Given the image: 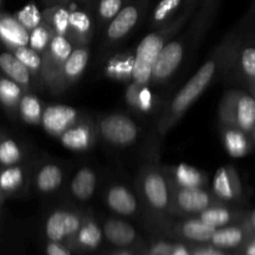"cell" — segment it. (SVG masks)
<instances>
[{
    "label": "cell",
    "instance_id": "6da1fadb",
    "mask_svg": "<svg viewBox=\"0 0 255 255\" xmlns=\"http://www.w3.org/2000/svg\"><path fill=\"white\" fill-rule=\"evenodd\" d=\"M246 30L238 26L227 35L223 41L212 51L209 59L202 65L198 71L188 80L186 85L171 100L157 124V132L161 137L168 133L177 122L183 117L187 110L203 95L211 86L212 81L221 72H228L229 65L233 59L234 50Z\"/></svg>",
    "mask_w": 255,
    "mask_h": 255
},
{
    "label": "cell",
    "instance_id": "7a4b0ae2",
    "mask_svg": "<svg viewBox=\"0 0 255 255\" xmlns=\"http://www.w3.org/2000/svg\"><path fill=\"white\" fill-rule=\"evenodd\" d=\"M221 0H202L186 29L177 32L163 46L152 70L151 82L161 85L173 77L189 52L197 47L199 40L213 22Z\"/></svg>",
    "mask_w": 255,
    "mask_h": 255
},
{
    "label": "cell",
    "instance_id": "3957f363",
    "mask_svg": "<svg viewBox=\"0 0 255 255\" xmlns=\"http://www.w3.org/2000/svg\"><path fill=\"white\" fill-rule=\"evenodd\" d=\"M198 5L199 2L184 4L183 10L171 22L158 29H154L141 40L133 55L134 62L131 81L142 86H148L151 82L152 70H153L159 52L177 32L181 31L188 24Z\"/></svg>",
    "mask_w": 255,
    "mask_h": 255
},
{
    "label": "cell",
    "instance_id": "277c9868",
    "mask_svg": "<svg viewBox=\"0 0 255 255\" xmlns=\"http://www.w3.org/2000/svg\"><path fill=\"white\" fill-rule=\"evenodd\" d=\"M138 189L142 199L154 216L172 214L171 184L167 171L156 166H144L138 176Z\"/></svg>",
    "mask_w": 255,
    "mask_h": 255
},
{
    "label": "cell",
    "instance_id": "5b68a950",
    "mask_svg": "<svg viewBox=\"0 0 255 255\" xmlns=\"http://www.w3.org/2000/svg\"><path fill=\"white\" fill-rule=\"evenodd\" d=\"M221 126L236 127L247 134L255 127V99L242 90H229L224 94L219 105Z\"/></svg>",
    "mask_w": 255,
    "mask_h": 255
},
{
    "label": "cell",
    "instance_id": "8992f818",
    "mask_svg": "<svg viewBox=\"0 0 255 255\" xmlns=\"http://www.w3.org/2000/svg\"><path fill=\"white\" fill-rule=\"evenodd\" d=\"M74 50V44L64 35L55 34L47 49L42 52L41 81L51 94L59 95L65 91L61 72L64 62Z\"/></svg>",
    "mask_w": 255,
    "mask_h": 255
},
{
    "label": "cell",
    "instance_id": "52a82bcc",
    "mask_svg": "<svg viewBox=\"0 0 255 255\" xmlns=\"http://www.w3.org/2000/svg\"><path fill=\"white\" fill-rule=\"evenodd\" d=\"M96 128L106 143L121 148L132 146L139 136L138 125L125 114L105 115L99 120Z\"/></svg>",
    "mask_w": 255,
    "mask_h": 255
},
{
    "label": "cell",
    "instance_id": "ba28073f",
    "mask_svg": "<svg viewBox=\"0 0 255 255\" xmlns=\"http://www.w3.org/2000/svg\"><path fill=\"white\" fill-rule=\"evenodd\" d=\"M148 7V0H127L119 14L107 24L105 31V45L119 44L134 29Z\"/></svg>",
    "mask_w": 255,
    "mask_h": 255
},
{
    "label": "cell",
    "instance_id": "9c48e42d",
    "mask_svg": "<svg viewBox=\"0 0 255 255\" xmlns=\"http://www.w3.org/2000/svg\"><path fill=\"white\" fill-rule=\"evenodd\" d=\"M82 222V214L74 209H56L45 222V236L49 242H57L74 252L75 238Z\"/></svg>",
    "mask_w": 255,
    "mask_h": 255
},
{
    "label": "cell",
    "instance_id": "30bf717a",
    "mask_svg": "<svg viewBox=\"0 0 255 255\" xmlns=\"http://www.w3.org/2000/svg\"><path fill=\"white\" fill-rule=\"evenodd\" d=\"M172 196V214H199L204 209L223 203L204 188H181L169 179Z\"/></svg>",
    "mask_w": 255,
    "mask_h": 255
},
{
    "label": "cell",
    "instance_id": "8fae6325",
    "mask_svg": "<svg viewBox=\"0 0 255 255\" xmlns=\"http://www.w3.org/2000/svg\"><path fill=\"white\" fill-rule=\"evenodd\" d=\"M213 194L223 203H242L244 199L243 184L233 166L217 169L213 178Z\"/></svg>",
    "mask_w": 255,
    "mask_h": 255
},
{
    "label": "cell",
    "instance_id": "7c38bea8",
    "mask_svg": "<svg viewBox=\"0 0 255 255\" xmlns=\"http://www.w3.org/2000/svg\"><path fill=\"white\" fill-rule=\"evenodd\" d=\"M96 125L90 120L80 117L70 128L59 137L65 148L75 152H86L95 146L97 139Z\"/></svg>",
    "mask_w": 255,
    "mask_h": 255
},
{
    "label": "cell",
    "instance_id": "4fadbf2b",
    "mask_svg": "<svg viewBox=\"0 0 255 255\" xmlns=\"http://www.w3.org/2000/svg\"><path fill=\"white\" fill-rule=\"evenodd\" d=\"M80 119V112L67 105H50L42 111L40 125L45 132L59 138Z\"/></svg>",
    "mask_w": 255,
    "mask_h": 255
},
{
    "label": "cell",
    "instance_id": "5bb4252c",
    "mask_svg": "<svg viewBox=\"0 0 255 255\" xmlns=\"http://www.w3.org/2000/svg\"><path fill=\"white\" fill-rule=\"evenodd\" d=\"M253 232L254 228L252 226L251 217H249L246 221L239 222V223L216 229L209 243L217 248L224 249V251L243 248L244 244L252 237Z\"/></svg>",
    "mask_w": 255,
    "mask_h": 255
},
{
    "label": "cell",
    "instance_id": "9a60e30c",
    "mask_svg": "<svg viewBox=\"0 0 255 255\" xmlns=\"http://www.w3.org/2000/svg\"><path fill=\"white\" fill-rule=\"evenodd\" d=\"M246 32V31H244ZM228 71H234L247 85L255 80V37H241Z\"/></svg>",
    "mask_w": 255,
    "mask_h": 255
},
{
    "label": "cell",
    "instance_id": "2e32d148",
    "mask_svg": "<svg viewBox=\"0 0 255 255\" xmlns=\"http://www.w3.org/2000/svg\"><path fill=\"white\" fill-rule=\"evenodd\" d=\"M104 199L109 209L122 217H133L138 213V202L134 194L121 183H114L105 191Z\"/></svg>",
    "mask_w": 255,
    "mask_h": 255
},
{
    "label": "cell",
    "instance_id": "e0dca14e",
    "mask_svg": "<svg viewBox=\"0 0 255 255\" xmlns=\"http://www.w3.org/2000/svg\"><path fill=\"white\" fill-rule=\"evenodd\" d=\"M216 228L207 226L199 218H189L169 226V234L196 244L209 243Z\"/></svg>",
    "mask_w": 255,
    "mask_h": 255
},
{
    "label": "cell",
    "instance_id": "ac0fdd59",
    "mask_svg": "<svg viewBox=\"0 0 255 255\" xmlns=\"http://www.w3.org/2000/svg\"><path fill=\"white\" fill-rule=\"evenodd\" d=\"M249 217H251L249 213L242 211V209H237L233 208V207L227 206V203L212 206L198 214V218L203 223H206L209 227H213L216 229L226 226H231V224L239 223V222L246 221Z\"/></svg>",
    "mask_w": 255,
    "mask_h": 255
},
{
    "label": "cell",
    "instance_id": "d6986e66",
    "mask_svg": "<svg viewBox=\"0 0 255 255\" xmlns=\"http://www.w3.org/2000/svg\"><path fill=\"white\" fill-rule=\"evenodd\" d=\"M94 35V21L86 10L70 9L69 32L66 37L74 46L87 45Z\"/></svg>",
    "mask_w": 255,
    "mask_h": 255
},
{
    "label": "cell",
    "instance_id": "ffe728a7",
    "mask_svg": "<svg viewBox=\"0 0 255 255\" xmlns=\"http://www.w3.org/2000/svg\"><path fill=\"white\" fill-rule=\"evenodd\" d=\"M0 71L4 76L19 84L24 91H30L35 77L10 50H0Z\"/></svg>",
    "mask_w": 255,
    "mask_h": 255
},
{
    "label": "cell",
    "instance_id": "44dd1931",
    "mask_svg": "<svg viewBox=\"0 0 255 255\" xmlns=\"http://www.w3.org/2000/svg\"><path fill=\"white\" fill-rule=\"evenodd\" d=\"M102 234L112 246L119 248H129L138 239L137 231L131 224L117 218H109L104 222Z\"/></svg>",
    "mask_w": 255,
    "mask_h": 255
},
{
    "label": "cell",
    "instance_id": "7402d4cb",
    "mask_svg": "<svg viewBox=\"0 0 255 255\" xmlns=\"http://www.w3.org/2000/svg\"><path fill=\"white\" fill-rule=\"evenodd\" d=\"M0 42L7 50L29 45V31L21 26L14 15L0 12Z\"/></svg>",
    "mask_w": 255,
    "mask_h": 255
},
{
    "label": "cell",
    "instance_id": "603a6c76",
    "mask_svg": "<svg viewBox=\"0 0 255 255\" xmlns=\"http://www.w3.org/2000/svg\"><path fill=\"white\" fill-rule=\"evenodd\" d=\"M90 51L87 45L82 46H75L71 54L64 62L61 72V79L64 89L66 90L71 85H74L84 74L87 64H89Z\"/></svg>",
    "mask_w": 255,
    "mask_h": 255
},
{
    "label": "cell",
    "instance_id": "cb8c5ba5",
    "mask_svg": "<svg viewBox=\"0 0 255 255\" xmlns=\"http://www.w3.org/2000/svg\"><path fill=\"white\" fill-rule=\"evenodd\" d=\"M102 229L91 216H82L81 226L75 238L74 252H90L99 248L102 241Z\"/></svg>",
    "mask_w": 255,
    "mask_h": 255
},
{
    "label": "cell",
    "instance_id": "d4e9b609",
    "mask_svg": "<svg viewBox=\"0 0 255 255\" xmlns=\"http://www.w3.org/2000/svg\"><path fill=\"white\" fill-rule=\"evenodd\" d=\"M168 178L181 188H204L208 182L206 173L187 163H179L168 169Z\"/></svg>",
    "mask_w": 255,
    "mask_h": 255
},
{
    "label": "cell",
    "instance_id": "484cf974",
    "mask_svg": "<svg viewBox=\"0 0 255 255\" xmlns=\"http://www.w3.org/2000/svg\"><path fill=\"white\" fill-rule=\"evenodd\" d=\"M97 187V174L91 167L85 166L74 174L70 183V192L77 202H89Z\"/></svg>",
    "mask_w": 255,
    "mask_h": 255
},
{
    "label": "cell",
    "instance_id": "4316f807",
    "mask_svg": "<svg viewBox=\"0 0 255 255\" xmlns=\"http://www.w3.org/2000/svg\"><path fill=\"white\" fill-rule=\"evenodd\" d=\"M64 171L56 163H45L37 169L34 177V187L39 193L50 194L61 187Z\"/></svg>",
    "mask_w": 255,
    "mask_h": 255
},
{
    "label": "cell",
    "instance_id": "83f0119b",
    "mask_svg": "<svg viewBox=\"0 0 255 255\" xmlns=\"http://www.w3.org/2000/svg\"><path fill=\"white\" fill-rule=\"evenodd\" d=\"M26 183V171L20 164L0 168V192L2 196H17Z\"/></svg>",
    "mask_w": 255,
    "mask_h": 255
},
{
    "label": "cell",
    "instance_id": "f1b7e54d",
    "mask_svg": "<svg viewBox=\"0 0 255 255\" xmlns=\"http://www.w3.org/2000/svg\"><path fill=\"white\" fill-rule=\"evenodd\" d=\"M221 128L224 148L232 157H244L251 151L252 144L246 132L229 126H221Z\"/></svg>",
    "mask_w": 255,
    "mask_h": 255
},
{
    "label": "cell",
    "instance_id": "f546056e",
    "mask_svg": "<svg viewBox=\"0 0 255 255\" xmlns=\"http://www.w3.org/2000/svg\"><path fill=\"white\" fill-rule=\"evenodd\" d=\"M126 102L139 114H148L154 106V97L148 86H142L132 81L126 90Z\"/></svg>",
    "mask_w": 255,
    "mask_h": 255
},
{
    "label": "cell",
    "instance_id": "4dcf8cb0",
    "mask_svg": "<svg viewBox=\"0 0 255 255\" xmlns=\"http://www.w3.org/2000/svg\"><path fill=\"white\" fill-rule=\"evenodd\" d=\"M24 92V89L19 84L4 75H0V106L7 114L12 116L17 114V106Z\"/></svg>",
    "mask_w": 255,
    "mask_h": 255
},
{
    "label": "cell",
    "instance_id": "1f68e13d",
    "mask_svg": "<svg viewBox=\"0 0 255 255\" xmlns=\"http://www.w3.org/2000/svg\"><path fill=\"white\" fill-rule=\"evenodd\" d=\"M70 7L64 4L49 5L42 11V21L46 22L54 34L66 36L69 32Z\"/></svg>",
    "mask_w": 255,
    "mask_h": 255
},
{
    "label": "cell",
    "instance_id": "d6a6232c",
    "mask_svg": "<svg viewBox=\"0 0 255 255\" xmlns=\"http://www.w3.org/2000/svg\"><path fill=\"white\" fill-rule=\"evenodd\" d=\"M134 56L131 54H119L107 61L105 66L106 75L119 81H131Z\"/></svg>",
    "mask_w": 255,
    "mask_h": 255
},
{
    "label": "cell",
    "instance_id": "836d02e7",
    "mask_svg": "<svg viewBox=\"0 0 255 255\" xmlns=\"http://www.w3.org/2000/svg\"><path fill=\"white\" fill-rule=\"evenodd\" d=\"M24 159L21 144L5 132L0 131V168L20 164Z\"/></svg>",
    "mask_w": 255,
    "mask_h": 255
},
{
    "label": "cell",
    "instance_id": "e575fe53",
    "mask_svg": "<svg viewBox=\"0 0 255 255\" xmlns=\"http://www.w3.org/2000/svg\"><path fill=\"white\" fill-rule=\"evenodd\" d=\"M42 111L44 106L39 97L32 95L31 92L25 91L17 106V115L20 119L27 125H40Z\"/></svg>",
    "mask_w": 255,
    "mask_h": 255
},
{
    "label": "cell",
    "instance_id": "d590c367",
    "mask_svg": "<svg viewBox=\"0 0 255 255\" xmlns=\"http://www.w3.org/2000/svg\"><path fill=\"white\" fill-rule=\"evenodd\" d=\"M183 5L184 0H159L152 11L151 26L158 29L171 22Z\"/></svg>",
    "mask_w": 255,
    "mask_h": 255
},
{
    "label": "cell",
    "instance_id": "8d00e7d4",
    "mask_svg": "<svg viewBox=\"0 0 255 255\" xmlns=\"http://www.w3.org/2000/svg\"><path fill=\"white\" fill-rule=\"evenodd\" d=\"M17 59L20 60L21 64H24L25 66L29 69V71L31 72L32 76L35 77V80L40 79L41 80V66H42V55L39 54L37 51L32 50L29 46H21L16 47L14 50H10Z\"/></svg>",
    "mask_w": 255,
    "mask_h": 255
},
{
    "label": "cell",
    "instance_id": "74e56055",
    "mask_svg": "<svg viewBox=\"0 0 255 255\" xmlns=\"http://www.w3.org/2000/svg\"><path fill=\"white\" fill-rule=\"evenodd\" d=\"M127 0H95L92 9L96 14V20L102 25H107L122 9Z\"/></svg>",
    "mask_w": 255,
    "mask_h": 255
},
{
    "label": "cell",
    "instance_id": "f35d334b",
    "mask_svg": "<svg viewBox=\"0 0 255 255\" xmlns=\"http://www.w3.org/2000/svg\"><path fill=\"white\" fill-rule=\"evenodd\" d=\"M54 35L55 34L51 30V27L46 22L42 21L35 29L29 31V45L27 46L31 47L32 50H35V51L42 55V52L49 46L50 41H51Z\"/></svg>",
    "mask_w": 255,
    "mask_h": 255
},
{
    "label": "cell",
    "instance_id": "ab89813d",
    "mask_svg": "<svg viewBox=\"0 0 255 255\" xmlns=\"http://www.w3.org/2000/svg\"><path fill=\"white\" fill-rule=\"evenodd\" d=\"M16 17L17 21L21 24L24 29L27 31H31L32 29L40 25L42 22V12L40 11L39 7L35 4H27L25 5L22 9H20L16 14L14 15Z\"/></svg>",
    "mask_w": 255,
    "mask_h": 255
},
{
    "label": "cell",
    "instance_id": "60d3db41",
    "mask_svg": "<svg viewBox=\"0 0 255 255\" xmlns=\"http://www.w3.org/2000/svg\"><path fill=\"white\" fill-rule=\"evenodd\" d=\"M189 255H233L227 253L224 249L217 248L212 246L211 243L198 244V246H192L189 248Z\"/></svg>",
    "mask_w": 255,
    "mask_h": 255
},
{
    "label": "cell",
    "instance_id": "b9f144b4",
    "mask_svg": "<svg viewBox=\"0 0 255 255\" xmlns=\"http://www.w3.org/2000/svg\"><path fill=\"white\" fill-rule=\"evenodd\" d=\"M45 254L46 255H72V251L62 243L57 242H47L45 246Z\"/></svg>",
    "mask_w": 255,
    "mask_h": 255
},
{
    "label": "cell",
    "instance_id": "7bdbcfd3",
    "mask_svg": "<svg viewBox=\"0 0 255 255\" xmlns=\"http://www.w3.org/2000/svg\"><path fill=\"white\" fill-rule=\"evenodd\" d=\"M239 26L243 27L244 30H248V31L255 29V0H252L251 7H249L248 12L241 21Z\"/></svg>",
    "mask_w": 255,
    "mask_h": 255
},
{
    "label": "cell",
    "instance_id": "ee69618b",
    "mask_svg": "<svg viewBox=\"0 0 255 255\" xmlns=\"http://www.w3.org/2000/svg\"><path fill=\"white\" fill-rule=\"evenodd\" d=\"M242 251H243V255H255V231L248 239V242L244 244Z\"/></svg>",
    "mask_w": 255,
    "mask_h": 255
},
{
    "label": "cell",
    "instance_id": "f6af8a7d",
    "mask_svg": "<svg viewBox=\"0 0 255 255\" xmlns=\"http://www.w3.org/2000/svg\"><path fill=\"white\" fill-rule=\"evenodd\" d=\"M111 255H136V249L134 248H121L120 251L115 252Z\"/></svg>",
    "mask_w": 255,
    "mask_h": 255
},
{
    "label": "cell",
    "instance_id": "bcb514c9",
    "mask_svg": "<svg viewBox=\"0 0 255 255\" xmlns=\"http://www.w3.org/2000/svg\"><path fill=\"white\" fill-rule=\"evenodd\" d=\"M171 255H189V253L187 252L186 248H183V247H177V248L172 249Z\"/></svg>",
    "mask_w": 255,
    "mask_h": 255
},
{
    "label": "cell",
    "instance_id": "7dc6e473",
    "mask_svg": "<svg viewBox=\"0 0 255 255\" xmlns=\"http://www.w3.org/2000/svg\"><path fill=\"white\" fill-rule=\"evenodd\" d=\"M44 1L46 2L47 6H49V5H56V4L67 5L70 1H72V0H44Z\"/></svg>",
    "mask_w": 255,
    "mask_h": 255
},
{
    "label": "cell",
    "instance_id": "c3c4849f",
    "mask_svg": "<svg viewBox=\"0 0 255 255\" xmlns=\"http://www.w3.org/2000/svg\"><path fill=\"white\" fill-rule=\"evenodd\" d=\"M76 1L80 2L82 6H86L89 7V9H92V5H94L95 0H76Z\"/></svg>",
    "mask_w": 255,
    "mask_h": 255
},
{
    "label": "cell",
    "instance_id": "681fc988",
    "mask_svg": "<svg viewBox=\"0 0 255 255\" xmlns=\"http://www.w3.org/2000/svg\"><path fill=\"white\" fill-rule=\"evenodd\" d=\"M247 86H248V89H249V91H251L252 96H253L254 99H255V80H254V81L249 82V84L247 85Z\"/></svg>",
    "mask_w": 255,
    "mask_h": 255
},
{
    "label": "cell",
    "instance_id": "f907efd6",
    "mask_svg": "<svg viewBox=\"0 0 255 255\" xmlns=\"http://www.w3.org/2000/svg\"><path fill=\"white\" fill-rule=\"evenodd\" d=\"M202 0H184V4H193V2H201Z\"/></svg>",
    "mask_w": 255,
    "mask_h": 255
},
{
    "label": "cell",
    "instance_id": "816d5d0a",
    "mask_svg": "<svg viewBox=\"0 0 255 255\" xmlns=\"http://www.w3.org/2000/svg\"><path fill=\"white\" fill-rule=\"evenodd\" d=\"M251 222H252V226H253V228L255 231V213L253 214V216H251Z\"/></svg>",
    "mask_w": 255,
    "mask_h": 255
},
{
    "label": "cell",
    "instance_id": "f5cc1de1",
    "mask_svg": "<svg viewBox=\"0 0 255 255\" xmlns=\"http://www.w3.org/2000/svg\"><path fill=\"white\" fill-rule=\"evenodd\" d=\"M4 199H5V197L2 196V193H1V192H0V208H1V206H2V202H4Z\"/></svg>",
    "mask_w": 255,
    "mask_h": 255
},
{
    "label": "cell",
    "instance_id": "db71d44e",
    "mask_svg": "<svg viewBox=\"0 0 255 255\" xmlns=\"http://www.w3.org/2000/svg\"><path fill=\"white\" fill-rule=\"evenodd\" d=\"M252 133L254 134V139H255V127H254V129H253V132H252Z\"/></svg>",
    "mask_w": 255,
    "mask_h": 255
},
{
    "label": "cell",
    "instance_id": "11a10c76",
    "mask_svg": "<svg viewBox=\"0 0 255 255\" xmlns=\"http://www.w3.org/2000/svg\"><path fill=\"white\" fill-rule=\"evenodd\" d=\"M1 4H2V0H0V7H1Z\"/></svg>",
    "mask_w": 255,
    "mask_h": 255
}]
</instances>
